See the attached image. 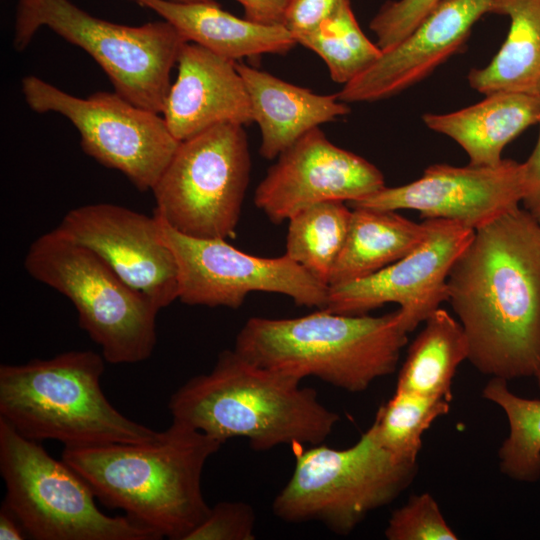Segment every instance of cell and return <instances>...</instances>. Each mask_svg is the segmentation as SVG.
I'll list each match as a JSON object with an SVG mask.
<instances>
[{
    "label": "cell",
    "instance_id": "d590c367",
    "mask_svg": "<svg viewBox=\"0 0 540 540\" xmlns=\"http://www.w3.org/2000/svg\"><path fill=\"white\" fill-rule=\"evenodd\" d=\"M176 2H182V3H195V2H214L215 0H172Z\"/></svg>",
    "mask_w": 540,
    "mask_h": 540
},
{
    "label": "cell",
    "instance_id": "f546056e",
    "mask_svg": "<svg viewBox=\"0 0 540 540\" xmlns=\"http://www.w3.org/2000/svg\"><path fill=\"white\" fill-rule=\"evenodd\" d=\"M441 0H395L385 3L370 22L376 44L386 51L404 40Z\"/></svg>",
    "mask_w": 540,
    "mask_h": 540
},
{
    "label": "cell",
    "instance_id": "8d00e7d4",
    "mask_svg": "<svg viewBox=\"0 0 540 540\" xmlns=\"http://www.w3.org/2000/svg\"><path fill=\"white\" fill-rule=\"evenodd\" d=\"M534 377L537 381L538 386L540 387V368L538 369Z\"/></svg>",
    "mask_w": 540,
    "mask_h": 540
},
{
    "label": "cell",
    "instance_id": "5b68a950",
    "mask_svg": "<svg viewBox=\"0 0 540 540\" xmlns=\"http://www.w3.org/2000/svg\"><path fill=\"white\" fill-rule=\"evenodd\" d=\"M105 359L73 350L49 359L0 365V418L33 441L64 447L148 443L155 431L119 412L101 388Z\"/></svg>",
    "mask_w": 540,
    "mask_h": 540
},
{
    "label": "cell",
    "instance_id": "74e56055",
    "mask_svg": "<svg viewBox=\"0 0 540 540\" xmlns=\"http://www.w3.org/2000/svg\"><path fill=\"white\" fill-rule=\"evenodd\" d=\"M538 481L540 482V477H539V480H538Z\"/></svg>",
    "mask_w": 540,
    "mask_h": 540
},
{
    "label": "cell",
    "instance_id": "e575fe53",
    "mask_svg": "<svg viewBox=\"0 0 540 540\" xmlns=\"http://www.w3.org/2000/svg\"><path fill=\"white\" fill-rule=\"evenodd\" d=\"M27 536L21 523L9 508L2 503L0 509V539L22 540Z\"/></svg>",
    "mask_w": 540,
    "mask_h": 540
},
{
    "label": "cell",
    "instance_id": "484cf974",
    "mask_svg": "<svg viewBox=\"0 0 540 540\" xmlns=\"http://www.w3.org/2000/svg\"><path fill=\"white\" fill-rule=\"evenodd\" d=\"M350 216L351 208L341 201L320 202L299 210L288 219L285 254L329 285Z\"/></svg>",
    "mask_w": 540,
    "mask_h": 540
},
{
    "label": "cell",
    "instance_id": "4fadbf2b",
    "mask_svg": "<svg viewBox=\"0 0 540 540\" xmlns=\"http://www.w3.org/2000/svg\"><path fill=\"white\" fill-rule=\"evenodd\" d=\"M425 220L429 235L418 247L369 276L329 286L325 309L364 315L387 303H397L410 333L448 301V275L475 230L452 220Z\"/></svg>",
    "mask_w": 540,
    "mask_h": 540
},
{
    "label": "cell",
    "instance_id": "7c38bea8",
    "mask_svg": "<svg viewBox=\"0 0 540 540\" xmlns=\"http://www.w3.org/2000/svg\"><path fill=\"white\" fill-rule=\"evenodd\" d=\"M178 266V299L187 305L238 309L251 292L287 295L298 306L323 309L329 285L286 254L265 258L245 253L226 239L185 235L154 212Z\"/></svg>",
    "mask_w": 540,
    "mask_h": 540
},
{
    "label": "cell",
    "instance_id": "52a82bcc",
    "mask_svg": "<svg viewBox=\"0 0 540 540\" xmlns=\"http://www.w3.org/2000/svg\"><path fill=\"white\" fill-rule=\"evenodd\" d=\"M24 266L32 278L71 301L80 327L106 362L133 364L150 358L160 308L95 252L55 228L32 242Z\"/></svg>",
    "mask_w": 540,
    "mask_h": 540
},
{
    "label": "cell",
    "instance_id": "d6986e66",
    "mask_svg": "<svg viewBox=\"0 0 540 540\" xmlns=\"http://www.w3.org/2000/svg\"><path fill=\"white\" fill-rule=\"evenodd\" d=\"M235 65L248 91L265 159L277 158L308 131L350 112L337 94H316L244 63Z\"/></svg>",
    "mask_w": 540,
    "mask_h": 540
},
{
    "label": "cell",
    "instance_id": "d6a6232c",
    "mask_svg": "<svg viewBox=\"0 0 540 540\" xmlns=\"http://www.w3.org/2000/svg\"><path fill=\"white\" fill-rule=\"evenodd\" d=\"M540 125V122L538 123ZM523 166V197L524 209L540 225V130L536 145L522 163Z\"/></svg>",
    "mask_w": 540,
    "mask_h": 540
},
{
    "label": "cell",
    "instance_id": "9a60e30c",
    "mask_svg": "<svg viewBox=\"0 0 540 540\" xmlns=\"http://www.w3.org/2000/svg\"><path fill=\"white\" fill-rule=\"evenodd\" d=\"M277 158L254 195L256 207L274 224L310 205L349 203L385 187L384 176L375 165L333 144L319 127Z\"/></svg>",
    "mask_w": 540,
    "mask_h": 540
},
{
    "label": "cell",
    "instance_id": "603a6c76",
    "mask_svg": "<svg viewBox=\"0 0 540 540\" xmlns=\"http://www.w3.org/2000/svg\"><path fill=\"white\" fill-rule=\"evenodd\" d=\"M489 13L508 17L509 30L491 61L470 70V86L484 95L508 91L540 97V0H493Z\"/></svg>",
    "mask_w": 540,
    "mask_h": 540
},
{
    "label": "cell",
    "instance_id": "1f68e13d",
    "mask_svg": "<svg viewBox=\"0 0 540 540\" xmlns=\"http://www.w3.org/2000/svg\"><path fill=\"white\" fill-rule=\"evenodd\" d=\"M342 1L289 0L283 26L297 39L317 29L335 12Z\"/></svg>",
    "mask_w": 540,
    "mask_h": 540
},
{
    "label": "cell",
    "instance_id": "9c48e42d",
    "mask_svg": "<svg viewBox=\"0 0 540 540\" xmlns=\"http://www.w3.org/2000/svg\"><path fill=\"white\" fill-rule=\"evenodd\" d=\"M0 474L3 504L27 536L36 540H159L126 515L100 511L88 483L63 459L20 435L0 418Z\"/></svg>",
    "mask_w": 540,
    "mask_h": 540
},
{
    "label": "cell",
    "instance_id": "ba28073f",
    "mask_svg": "<svg viewBox=\"0 0 540 540\" xmlns=\"http://www.w3.org/2000/svg\"><path fill=\"white\" fill-rule=\"evenodd\" d=\"M43 26L85 50L105 71L117 94L162 114L171 70L189 42L171 23L120 25L90 15L70 0H19L13 46L22 51Z\"/></svg>",
    "mask_w": 540,
    "mask_h": 540
},
{
    "label": "cell",
    "instance_id": "4316f807",
    "mask_svg": "<svg viewBox=\"0 0 540 540\" xmlns=\"http://www.w3.org/2000/svg\"><path fill=\"white\" fill-rule=\"evenodd\" d=\"M296 40L319 55L332 80L343 85L363 73L382 54L377 44L361 30L350 0H343L317 29Z\"/></svg>",
    "mask_w": 540,
    "mask_h": 540
},
{
    "label": "cell",
    "instance_id": "6da1fadb",
    "mask_svg": "<svg viewBox=\"0 0 540 540\" xmlns=\"http://www.w3.org/2000/svg\"><path fill=\"white\" fill-rule=\"evenodd\" d=\"M468 361L507 381L540 368V225L516 208L475 230L447 278Z\"/></svg>",
    "mask_w": 540,
    "mask_h": 540
},
{
    "label": "cell",
    "instance_id": "2e32d148",
    "mask_svg": "<svg viewBox=\"0 0 540 540\" xmlns=\"http://www.w3.org/2000/svg\"><path fill=\"white\" fill-rule=\"evenodd\" d=\"M57 228L95 252L160 310L178 299V266L155 215L110 203L88 204L68 211Z\"/></svg>",
    "mask_w": 540,
    "mask_h": 540
},
{
    "label": "cell",
    "instance_id": "8992f818",
    "mask_svg": "<svg viewBox=\"0 0 540 540\" xmlns=\"http://www.w3.org/2000/svg\"><path fill=\"white\" fill-rule=\"evenodd\" d=\"M295 466L272 510L287 523L317 521L346 536L371 512L396 500L414 481L418 462L396 458L374 423L352 446L295 445Z\"/></svg>",
    "mask_w": 540,
    "mask_h": 540
},
{
    "label": "cell",
    "instance_id": "836d02e7",
    "mask_svg": "<svg viewBox=\"0 0 540 540\" xmlns=\"http://www.w3.org/2000/svg\"><path fill=\"white\" fill-rule=\"evenodd\" d=\"M244 9V18L265 25H283L289 0H236Z\"/></svg>",
    "mask_w": 540,
    "mask_h": 540
},
{
    "label": "cell",
    "instance_id": "83f0119b",
    "mask_svg": "<svg viewBox=\"0 0 540 540\" xmlns=\"http://www.w3.org/2000/svg\"><path fill=\"white\" fill-rule=\"evenodd\" d=\"M450 410V401L395 389L376 412L374 425L382 446L396 458L417 462L424 433Z\"/></svg>",
    "mask_w": 540,
    "mask_h": 540
},
{
    "label": "cell",
    "instance_id": "30bf717a",
    "mask_svg": "<svg viewBox=\"0 0 540 540\" xmlns=\"http://www.w3.org/2000/svg\"><path fill=\"white\" fill-rule=\"evenodd\" d=\"M251 161L243 126L224 123L180 142L152 189L154 212L197 238L236 234Z\"/></svg>",
    "mask_w": 540,
    "mask_h": 540
},
{
    "label": "cell",
    "instance_id": "e0dca14e",
    "mask_svg": "<svg viewBox=\"0 0 540 540\" xmlns=\"http://www.w3.org/2000/svg\"><path fill=\"white\" fill-rule=\"evenodd\" d=\"M493 0H441L419 25L376 62L343 85L345 103L375 102L393 97L427 78L463 51L475 23L489 13Z\"/></svg>",
    "mask_w": 540,
    "mask_h": 540
},
{
    "label": "cell",
    "instance_id": "5bb4252c",
    "mask_svg": "<svg viewBox=\"0 0 540 540\" xmlns=\"http://www.w3.org/2000/svg\"><path fill=\"white\" fill-rule=\"evenodd\" d=\"M523 166L503 159L495 166H428L415 181L347 203L350 208L416 210L422 219H447L477 230L519 207Z\"/></svg>",
    "mask_w": 540,
    "mask_h": 540
},
{
    "label": "cell",
    "instance_id": "ac0fdd59",
    "mask_svg": "<svg viewBox=\"0 0 540 540\" xmlns=\"http://www.w3.org/2000/svg\"><path fill=\"white\" fill-rule=\"evenodd\" d=\"M235 63L196 43L183 45L177 78L162 112L178 141L219 124L254 122L248 91Z\"/></svg>",
    "mask_w": 540,
    "mask_h": 540
},
{
    "label": "cell",
    "instance_id": "ffe728a7",
    "mask_svg": "<svg viewBox=\"0 0 540 540\" xmlns=\"http://www.w3.org/2000/svg\"><path fill=\"white\" fill-rule=\"evenodd\" d=\"M431 130L448 136L466 152L469 164L495 166L507 144L540 122V97L498 91L460 110L422 116Z\"/></svg>",
    "mask_w": 540,
    "mask_h": 540
},
{
    "label": "cell",
    "instance_id": "277c9868",
    "mask_svg": "<svg viewBox=\"0 0 540 540\" xmlns=\"http://www.w3.org/2000/svg\"><path fill=\"white\" fill-rule=\"evenodd\" d=\"M403 313L344 315L325 308L294 318L251 317L234 350L254 364L351 393L393 374L408 342Z\"/></svg>",
    "mask_w": 540,
    "mask_h": 540
},
{
    "label": "cell",
    "instance_id": "cb8c5ba5",
    "mask_svg": "<svg viewBox=\"0 0 540 540\" xmlns=\"http://www.w3.org/2000/svg\"><path fill=\"white\" fill-rule=\"evenodd\" d=\"M408 348L396 389L451 402L452 383L460 364L468 360L469 347L459 321L438 308L425 321Z\"/></svg>",
    "mask_w": 540,
    "mask_h": 540
},
{
    "label": "cell",
    "instance_id": "44dd1931",
    "mask_svg": "<svg viewBox=\"0 0 540 540\" xmlns=\"http://www.w3.org/2000/svg\"><path fill=\"white\" fill-rule=\"evenodd\" d=\"M149 8L176 27L189 41L236 62L263 54H284L297 41L283 25L239 18L214 2L130 0Z\"/></svg>",
    "mask_w": 540,
    "mask_h": 540
},
{
    "label": "cell",
    "instance_id": "8fae6325",
    "mask_svg": "<svg viewBox=\"0 0 540 540\" xmlns=\"http://www.w3.org/2000/svg\"><path fill=\"white\" fill-rule=\"evenodd\" d=\"M22 92L32 110L56 112L70 120L80 133L83 151L123 173L140 191L153 189L180 144L163 116L116 92L79 98L36 76L23 78Z\"/></svg>",
    "mask_w": 540,
    "mask_h": 540
},
{
    "label": "cell",
    "instance_id": "7402d4cb",
    "mask_svg": "<svg viewBox=\"0 0 540 540\" xmlns=\"http://www.w3.org/2000/svg\"><path fill=\"white\" fill-rule=\"evenodd\" d=\"M429 235L427 220L414 222L396 213L351 208L343 247L329 286L369 276L418 247Z\"/></svg>",
    "mask_w": 540,
    "mask_h": 540
},
{
    "label": "cell",
    "instance_id": "d4e9b609",
    "mask_svg": "<svg viewBox=\"0 0 540 540\" xmlns=\"http://www.w3.org/2000/svg\"><path fill=\"white\" fill-rule=\"evenodd\" d=\"M485 400L498 406L508 422V434L498 450L500 472L517 482L540 477V399L521 397L508 381L491 377L482 389Z\"/></svg>",
    "mask_w": 540,
    "mask_h": 540
},
{
    "label": "cell",
    "instance_id": "4dcf8cb0",
    "mask_svg": "<svg viewBox=\"0 0 540 540\" xmlns=\"http://www.w3.org/2000/svg\"><path fill=\"white\" fill-rule=\"evenodd\" d=\"M256 515L251 505L223 501L210 508L206 518L185 540H253Z\"/></svg>",
    "mask_w": 540,
    "mask_h": 540
},
{
    "label": "cell",
    "instance_id": "3957f363",
    "mask_svg": "<svg viewBox=\"0 0 540 540\" xmlns=\"http://www.w3.org/2000/svg\"><path fill=\"white\" fill-rule=\"evenodd\" d=\"M287 373L222 351L213 369L190 378L170 397L172 420L221 443L242 437L256 451L321 444L340 419L313 388Z\"/></svg>",
    "mask_w": 540,
    "mask_h": 540
},
{
    "label": "cell",
    "instance_id": "7a4b0ae2",
    "mask_svg": "<svg viewBox=\"0 0 540 540\" xmlns=\"http://www.w3.org/2000/svg\"><path fill=\"white\" fill-rule=\"evenodd\" d=\"M222 444L172 420L157 441L64 447L61 458L104 505L161 539L185 540L210 511L201 478Z\"/></svg>",
    "mask_w": 540,
    "mask_h": 540
},
{
    "label": "cell",
    "instance_id": "f1b7e54d",
    "mask_svg": "<svg viewBox=\"0 0 540 540\" xmlns=\"http://www.w3.org/2000/svg\"><path fill=\"white\" fill-rule=\"evenodd\" d=\"M384 535L388 540H457L436 499L428 492L411 495L390 515Z\"/></svg>",
    "mask_w": 540,
    "mask_h": 540
}]
</instances>
